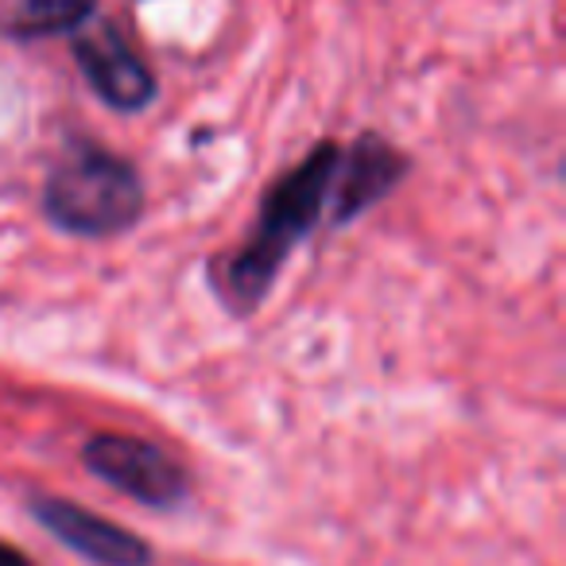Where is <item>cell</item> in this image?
<instances>
[{"label": "cell", "instance_id": "1", "mask_svg": "<svg viewBox=\"0 0 566 566\" xmlns=\"http://www.w3.org/2000/svg\"><path fill=\"white\" fill-rule=\"evenodd\" d=\"M338 159L342 144H315L300 167L272 182L244 241L210 260V287L229 315L249 318L272 295L295 244H303L318 229L323 206L331 202Z\"/></svg>", "mask_w": 566, "mask_h": 566}, {"label": "cell", "instance_id": "2", "mask_svg": "<svg viewBox=\"0 0 566 566\" xmlns=\"http://www.w3.org/2000/svg\"><path fill=\"white\" fill-rule=\"evenodd\" d=\"M148 190L133 159L94 140H71L43 179V213L55 229L86 241L128 233L144 218Z\"/></svg>", "mask_w": 566, "mask_h": 566}, {"label": "cell", "instance_id": "3", "mask_svg": "<svg viewBox=\"0 0 566 566\" xmlns=\"http://www.w3.org/2000/svg\"><path fill=\"white\" fill-rule=\"evenodd\" d=\"M82 462L97 481L133 496L144 509H179L190 496V473L182 470V462L136 434H90L82 447Z\"/></svg>", "mask_w": 566, "mask_h": 566}, {"label": "cell", "instance_id": "4", "mask_svg": "<svg viewBox=\"0 0 566 566\" xmlns=\"http://www.w3.org/2000/svg\"><path fill=\"white\" fill-rule=\"evenodd\" d=\"M71 55L78 63L86 86L97 94V102L109 105L113 113H140L156 102L159 82L151 66L144 63L140 51L128 43L113 20H102L86 32H74Z\"/></svg>", "mask_w": 566, "mask_h": 566}, {"label": "cell", "instance_id": "5", "mask_svg": "<svg viewBox=\"0 0 566 566\" xmlns=\"http://www.w3.org/2000/svg\"><path fill=\"white\" fill-rule=\"evenodd\" d=\"M32 516L48 527L51 539H59L63 547H71L74 555H82L94 566H151V543H144L136 532H128L125 524L102 516V512L86 509L78 501L66 496H32Z\"/></svg>", "mask_w": 566, "mask_h": 566}, {"label": "cell", "instance_id": "6", "mask_svg": "<svg viewBox=\"0 0 566 566\" xmlns=\"http://www.w3.org/2000/svg\"><path fill=\"white\" fill-rule=\"evenodd\" d=\"M408 175L411 159L392 140H385L380 133H361L349 144V151H342L338 171H334L331 221L334 226H354L365 210L385 202Z\"/></svg>", "mask_w": 566, "mask_h": 566}, {"label": "cell", "instance_id": "7", "mask_svg": "<svg viewBox=\"0 0 566 566\" xmlns=\"http://www.w3.org/2000/svg\"><path fill=\"white\" fill-rule=\"evenodd\" d=\"M97 0H12L9 32L17 40H51V35H74L94 24Z\"/></svg>", "mask_w": 566, "mask_h": 566}, {"label": "cell", "instance_id": "8", "mask_svg": "<svg viewBox=\"0 0 566 566\" xmlns=\"http://www.w3.org/2000/svg\"><path fill=\"white\" fill-rule=\"evenodd\" d=\"M0 566H32V558H28L20 547H12V543L0 539Z\"/></svg>", "mask_w": 566, "mask_h": 566}]
</instances>
